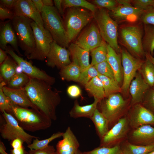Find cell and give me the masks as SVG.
I'll list each match as a JSON object with an SVG mask.
<instances>
[{
    "label": "cell",
    "instance_id": "94428289",
    "mask_svg": "<svg viewBox=\"0 0 154 154\" xmlns=\"http://www.w3.org/2000/svg\"><path fill=\"white\" fill-rule=\"evenodd\" d=\"M148 154H154V150L152 151L151 152H150V153H149Z\"/></svg>",
    "mask_w": 154,
    "mask_h": 154
},
{
    "label": "cell",
    "instance_id": "f1b7e54d",
    "mask_svg": "<svg viewBox=\"0 0 154 154\" xmlns=\"http://www.w3.org/2000/svg\"><path fill=\"white\" fill-rule=\"evenodd\" d=\"M17 64L15 61L8 56L0 65V80L7 84L11 78L16 74Z\"/></svg>",
    "mask_w": 154,
    "mask_h": 154
},
{
    "label": "cell",
    "instance_id": "11a10c76",
    "mask_svg": "<svg viewBox=\"0 0 154 154\" xmlns=\"http://www.w3.org/2000/svg\"><path fill=\"white\" fill-rule=\"evenodd\" d=\"M8 56L5 50L0 48V65L3 62Z\"/></svg>",
    "mask_w": 154,
    "mask_h": 154
},
{
    "label": "cell",
    "instance_id": "680465c9",
    "mask_svg": "<svg viewBox=\"0 0 154 154\" xmlns=\"http://www.w3.org/2000/svg\"><path fill=\"white\" fill-rule=\"evenodd\" d=\"M145 56H147L154 65V57L150 54L145 53Z\"/></svg>",
    "mask_w": 154,
    "mask_h": 154
},
{
    "label": "cell",
    "instance_id": "4fadbf2b",
    "mask_svg": "<svg viewBox=\"0 0 154 154\" xmlns=\"http://www.w3.org/2000/svg\"><path fill=\"white\" fill-rule=\"evenodd\" d=\"M5 51L21 68L23 72L29 78L44 81L51 86L55 83V79L54 77L49 75L45 71L33 65L31 62L17 54L9 46H7Z\"/></svg>",
    "mask_w": 154,
    "mask_h": 154
},
{
    "label": "cell",
    "instance_id": "2e32d148",
    "mask_svg": "<svg viewBox=\"0 0 154 154\" xmlns=\"http://www.w3.org/2000/svg\"><path fill=\"white\" fill-rule=\"evenodd\" d=\"M104 40L97 25L93 23L82 33L74 43L90 51L100 45Z\"/></svg>",
    "mask_w": 154,
    "mask_h": 154
},
{
    "label": "cell",
    "instance_id": "6125c7cd",
    "mask_svg": "<svg viewBox=\"0 0 154 154\" xmlns=\"http://www.w3.org/2000/svg\"><path fill=\"white\" fill-rule=\"evenodd\" d=\"M152 6V7L154 8V0H153Z\"/></svg>",
    "mask_w": 154,
    "mask_h": 154
},
{
    "label": "cell",
    "instance_id": "9f6ffc18",
    "mask_svg": "<svg viewBox=\"0 0 154 154\" xmlns=\"http://www.w3.org/2000/svg\"><path fill=\"white\" fill-rule=\"evenodd\" d=\"M119 5L124 6H131L132 0H116Z\"/></svg>",
    "mask_w": 154,
    "mask_h": 154
},
{
    "label": "cell",
    "instance_id": "d4e9b609",
    "mask_svg": "<svg viewBox=\"0 0 154 154\" xmlns=\"http://www.w3.org/2000/svg\"><path fill=\"white\" fill-rule=\"evenodd\" d=\"M92 103L85 106L80 105L77 100H75L74 105L69 112L70 116L74 119L85 117L90 119L95 110L97 108L100 101L96 98Z\"/></svg>",
    "mask_w": 154,
    "mask_h": 154
},
{
    "label": "cell",
    "instance_id": "6f0895ef",
    "mask_svg": "<svg viewBox=\"0 0 154 154\" xmlns=\"http://www.w3.org/2000/svg\"><path fill=\"white\" fill-rule=\"evenodd\" d=\"M44 6H53V1L51 0H42Z\"/></svg>",
    "mask_w": 154,
    "mask_h": 154
},
{
    "label": "cell",
    "instance_id": "f546056e",
    "mask_svg": "<svg viewBox=\"0 0 154 154\" xmlns=\"http://www.w3.org/2000/svg\"><path fill=\"white\" fill-rule=\"evenodd\" d=\"M142 43L145 52L153 56L154 54V26L143 25Z\"/></svg>",
    "mask_w": 154,
    "mask_h": 154
},
{
    "label": "cell",
    "instance_id": "8fae6325",
    "mask_svg": "<svg viewBox=\"0 0 154 154\" xmlns=\"http://www.w3.org/2000/svg\"><path fill=\"white\" fill-rule=\"evenodd\" d=\"M120 52L123 73L121 88V91L126 92L129 90L131 82L144 61L134 56L126 49H121Z\"/></svg>",
    "mask_w": 154,
    "mask_h": 154
},
{
    "label": "cell",
    "instance_id": "003e7915",
    "mask_svg": "<svg viewBox=\"0 0 154 154\" xmlns=\"http://www.w3.org/2000/svg\"></svg>",
    "mask_w": 154,
    "mask_h": 154
},
{
    "label": "cell",
    "instance_id": "d6a6232c",
    "mask_svg": "<svg viewBox=\"0 0 154 154\" xmlns=\"http://www.w3.org/2000/svg\"><path fill=\"white\" fill-rule=\"evenodd\" d=\"M139 70L146 82L153 87L154 84V65L147 56Z\"/></svg>",
    "mask_w": 154,
    "mask_h": 154
},
{
    "label": "cell",
    "instance_id": "ffe728a7",
    "mask_svg": "<svg viewBox=\"0 0 154 154\" xmlns=\"http://www.w3.org/2000/svg\"><path fill=\"white\" fill-rule=\"evenodd\" d=\"M150 87L144 80L139 72H137L129 89L131 96V106L142 103L145 94Z\"/></svg>",
    "mask_w": 154,
    "mask_h": 154
},
{
    "label": "cell",
    "instance_id": "681fc988",
    "mask_svg": "<svg viewBox=\"0 0 154 154\" xmlns=\"http://www.w3.org/2000/svg\"><path fill=\"white\" fill-rule=\"evenodd\" d=\"M68 94L72 98H77L81 95V90L80 88L76 85L69 86L67 90Z\"/></svg>",
    "mask_w": 154,
    "mask_h": 154
},
{
    "label": "cell",
    "instance_id": "ac0fdd59",
    "mask_svg": "<svg viewBox=\"0 0 154 154\" xmlns=\"http://www.w3.org/2000/svg\"><path fill=\"white\" fill-rule=\"evenodd\" d=\"M132 130L127 136V140L130 143L143 146L154 143V127L145 125Z\"/></svg>",
    "mask_w": 154,
    "mask_h": 154
},
{
    "label": "cell",
    "instance_id": "7a4b0ae2",
    "mask_svg": "<svg viewBox=\"0 0 154 154\" xmlns=\"http://www.w3.org/2000/svg\"><path fill=\"white\" fill-rule=\"evenodd\" d=\"M12 115L25 130L35 132L46 129L52 125V120L40 111L13 105Z\"/></svg>",
    "mask_w": 154,
    "mask_h": 154
},
{
    "label": "cell",
    "instance_id": "d590c367",
    "mask_svg": "<svg viewBox=\"0 0 154 154\" xmlns=\"http://www.w3.org/2000/svg\"><path fill=\"white\" fill-rule=\"evenodd\" d=\"M62 5L63 9L72 7H81L95 13L98 8L92 3L85 0H63Z\"/></svg>",
    "mask_w": 154,
    "mask_h": 154
},
{
    "label": "cell",
    "instance_id": "83f0119b",
    "mask_svg": "<svg viewBox=\"0 0 154 154\" xmlns=\"http://www.w3.org/2000/svg\"><path fill=\"white\" fill-rule=\"evenodd\" d=\"M121 151L124 154H148L154 150V143L145 146L134 145L127 140L120 145Z\"/></svg>",
    "mask_w": 154,
    "mask_h": 154
},
{
    "label": "cell",
    "instance_id": "1f68e13d",
    "mask_svg": "<svg viewBox=\"0 0 154 154\" xmlns=\"http://www.w3.org/2000/svg\"><path fill=\"white\" fill-rule=\"evenodd\" d=\"M81 72L79 66L72 61L70 64L60 69L59 74L63 80L78 82Z\"/></svg>",
    "mask_w": 154,
    "mask_h": 154
},
{
    "label": "cell",
    "instance_id": "f907efd6",
    "mask_svg": "<svg viewBox=\"0 0 154 154\" xmlns=\"http://www.w3.org/2000/svg\"><path fill=\"white\" fill-rule=\"evenodd\" d=\"M53 2L55 5L54 7L59 15L60 16H63L64 10L62 5V0H54Z\"/></svg>",
    "mask_w": 154,
    "mask_h": 154
},
{
    "label": "cell",
    "instance_id": "5b68a950",
    "mask_svg": "<svg viewBox=\"0 0 154 154\" xmlns=\"http://www.w3.org/2000/svg\"><path fill=\"white\" fill-rule=\"evenodd\" d=\"M94 14L103 40L119 53L121 49L118 44V27L117 22L112 18L109 11L106 9L98 8Z\"/></svg>",
    "mask_w": 154,
    "mask_h": 154
},
{
    "label": "cell",
    "instance_id": "b9f144b4",
    "mask_svg": "<svg viewBox=\"0 0 154 154\" xmlns=\"http://www.w3.org/2000/svg\"><path fill=\"white\" fill-rule=\"evenodd\" d=\"M94 66L99 74L115 80L112 69L107 61L96 64Z\"/></svg>",
    "mask_w": 154,
    "mask_h": 154
},
{
    "label": "cell",
    "instance_id": "9c48e42d",
    "mask_svg": "<svg viewBox=\"0 0 154 154\" xmlns=\"http://www.w3.org/2000/svg\"><path fill=\"white\" fill-rule=\"evenodd\" d=\"M3 120L0 118V133L2 137L9 141L20 138L28 145L38 137L27 133L19 124L12 115L4 111L2 113Z\"/></svg>",
    "mask_w": 154,
    "mask_h": 154
},
{
    "label": "cell",
    "instance_id": "ab89813d",
    "mask_svg": "<svg viewBox=\"0 0 154 154\" xmlns=\"http://www.w3.org/2000/svg\"><path fill=\"white\" fill-rule=\"evenodd\" d=\"M99 74L94 66L90 65L81 72L78 82L84 86L92 78L98 76Z\"/></svg>",
    "mask_w": 154,
    "mask_h": 154
},
{
    "label": "cell",
    "instance_id": "ee69618b",
    "mask_svg": "<svg viewBox=\"0 0 154 154\" xmlns=\"http://www.w3.org/2000/svg\"><path fill=\"white\" fill-rule=\"evenodd\" d=\"M92 2L98 8L106 9L109 11L115 8L119 5L116 1L114 0H94Z\"/></svg>",
    "mask_w": 154,
    "mask_h": 154
},
{
    "label": "cell",
    "instance_id": "bcb514c9",
    "mask_svg": "<svg viewBox=\"0 0 154 154\" xmlns=\"http://www.w3.org/2000/svg\"><path fill=\"white\" fill-rule=\"evenodd\" d=\"M153 0H132L131 4L134 7L143 11H145L152 7Z\"/></svg>",
    "mask_w": 154,
    "mask_h": 154
},
{
    "label": "cell",
    "instance_id": "74e56055",
    "mask_svg": "<svg viewBox=\"0 0 154 154\" xmlns=\"http://www.w3.org/2000/svg\"><path fill=\"white\" fill-rule=\"evenodd\" d=\"M29 79V76L24 73H16L11 78L7 86L14 89L24 87Z\"/></svg>",
    "mask_w": 154,
    "mask_h": 154
},
{
    "label": "cell",
    "instance_id": "30bf717a",
    "mask_svg": "<svg viewBox=\"0 0 154 154\" xmlns=\"http://www.w3.org/2000/svg\"><path fill=\"white\" fill-rule=\"evenodd\" d=\"M31 25L34 37L35 48L34 52L27 58L29 59L43 61L46 59L54 40L46 29H41L33 21L31 22Z\"/></svg>",
    "mask_w": 154,
    "mask_h": 154
},
{
    "label": "cell",
    "instance_id": "7bdbcfd3",
    "mask_svg": "<svg viewBox=\"0 0 154 154\" xmlns=\"http://www.w3.org/2000/svg\"><path fill=\"white\" fill-rule=\"evenodd\" d=\"M141 104L154 114V89L148 90L145 94Z\"/></svg>",
    "mask_w": 154,
    "mask_h": 154
},
{
    "label": "cell",
    "instance_id": "ba28073f",
    "mask_svg": "<svg viewBox=\"0 0 154 154\" xmlns=\"http://www.w3.org/2000/svg\"><path fill=\"white\" fill-rule=\"evenodd\" d=\"M93 18L94 13L87 9L78 7L69 8L65 18L64 27L70 43Z\"/></svg>",
    "mask_w": 154,
    "mask_h": 154
},
{
    "label": "cell",
    "instance_id": "be15d7a7",
    "mask_svg": "<svg viewBox=\"0 0 154 154\" xmlns=\"http://www.w3.org/2000/svg\"><path fill=\"white\" fill-rule=\"evenodd\" d=\"M119 154H124L123 153V152H121Z\"/></svg>",
    "mask_w": 154,
    "mask_h": 154
},
{
    "label": "cell",
    "instance_id": "e0dca14e",
    "mask_svg": "<svg viewBox=\"0 0 154 154\" xmlns=\"http://www.w3.org/2000/svg\"><path fill=\"white\" fill-rule=\"evenodd\" d=\"M12 9L15 16L28 18L37 23L41 29H45L41 14L32 0H17Z\"/></svg>",
    "mask_w": 154,
    "mask_h": 154
},
{
    "label": "cell",
    "instance_id": "4dcf8cb0",
    "mask_svg": "<svg viewBox=\"0 0 154 154\" xmlns=\"http://www.w3.org/2000/svg\"><path fill=\"white\" fill-rule=\"evenodd\" d=\"M84 87L91 96L100 102L106 98L102 83L98 76L92 78Z\"/></svg>",
    "mask_w": 154,
    "mask_h": 154
},
{
    "label": "cell",
    "instance_id": "6da1fadb",
    "mask_svg": "<svg viewBox=\"0 0 154 154\" xmlns=\"http://www.w3.org/2000/svg\"><path fill=\"white\" fill-rule=\"evenodd\" d=\"M25 88L31 102L41 113L52 120L56 119V109L61 101L58 91L44 81L30 78Z\"/></svg>",
    "mask_w": 154,
    "mask_h": 154
},
{
    "label": "cell",
    "instance_id": "5bb4252c",
    "mask_svg": "<svg viewBox=\"0 0 154 154\" xmlns=\"http://www.w3.org/2000/svg\"><path fill=\"white\" fill-rule=\"evenodd\" d=\"M131 106L126 116L130 128L134 129L145 125L154 127V114L141 103Z\"/></svg>",
    "mask_w": 154,
    "mask_h": 154
},
{
    "label": "cell",
    "instance_id": "4316f807",
    "mask_svg": "<svg viewBox=\"0 0 154 154\" xmlns=\"http://www.w3.org/2000/svg\"><path fill=\"white\" fill-rule=\"evenodd\" d=\"M90 119L94 124L97 134L101 139L110 130L108 120L98 108Z\"/></svg>",
    "mask_w": 154,
    "mask_h": 154
},
{
    "label": "cell",
    "instance_id": "9a60e30c",
    "mask_svg": "<svg viewBox=\"0 0 154 154\" xmlns=\"http://www.w3.org/2000/svg\"><path fill=\"white\" fill-rule=\"evenodd\" d=\"M70 56L69 50L54 40L45 59L46 65L51 68L56 67L60 69L71 63Z\"/></svg>",
    "mask_w": 154,
    "mask_h": 154
},
{
    "label": "cell",
    "instance_id": "db71d44e",
    "mask_svg": "<svg viewBox=\"0 0 154 154\" xmlns=\"http://www.w3.org/2000/svg\"><path fill=\"white\" fill-rule=\"evenodd\" d=\"M11 151L12 154H26L23 146L13 149Z\"/></svg>",
    "mask_w": 154,
    "mask_h": 154
},
{
    "label": "cell",
    "instance_id": "f6af8a7d",
    "mask_svg": "<svg viewBox=\"0 0 154 154\" xmlns=\"http://www.w3.org/2000/svg\"><path fill=\"white\" fill-rule=\"evenodd\" d=\"M139 19L143 25L154 26V8L151 7L144 11Z\"/></svg>",
    "mask_w": 154,
    "mask_h": 154
},
{
    "label": "cell",
    "instance_id": "d6986e66",
    "mask_svg": "<svg viewBox=\"0 0 154 154\" xmlns=\"http://www.w3.org/2000/svg\"><path fill=\"white\" fill-rule=\"evenodd\" d=\"M62 139L56 146L58 154H76L79 150V143L70 127L63 133Z\"/></svg>",
    "mask_w": 154,
    "mask_h": 154
},
{
    "label": "cell",
    "instance_id": "60d3db41",
    "mask_svg": "<svg viewBox=\"0 0 154 154\" xmlns=\"http://www.w3.org/2000/svg\"><path fill=\"white\" fill-rule=\"evenodd\" d=\"M121 152L119 145L112 147L99 146L92 150L82 153L83 154H119Z\"/></svg>",
    "mask_w": 154,
    "mask_h": 154
},
{
    "label": "cell",
    "instance_id": "91938a15",
    "mask_svg": "<svg viewBox=\"0 0 154 154\" xmlns=\"http://www.w3.org/2000/svg\"><path fill=\"white\" fill-rule=\"evenodd\" d=\"M76 154H83L82 152L79 149L78 151Z\"/></svg>",
    "mask_w": 154,
    "mask_h": 154
},
{
    "label": "cell",
    "instance_id": "52a82bcc",
    "mask_svg": "<svg viewBox=\"0 0 154 154\" xmlns=\"http://www.w3.org/2000/svg\"><path fill=\"white\" fill-rule=\"evenodd\" d=\"M128 104L127 100L118 93L111 95L99 102L100 111L108 120L110 129L124 117Z\"/></svg>",
    "mask_w": 154,
    "mask_h": 154
},
{
    "label": "cell",
    "instance_id": "e7e4bbea",
    "mask_svg": "<svg viewBox=\"0 0 154 154\" xmlns=\"http://www.w3.org/2000/svg\"><path fill=\"white\" fill-rule=\"evenodd\" d=\"M54 154H58L57 152L56 151L54 153Z\"/></svg>",
    "mask_w": 154,
    "mask_h": 154
},
{
    "label": "cell",
    "instance_id": "7c38bea8",
    "mask_svg": "<svg viewBox=\"0 0 154 154\" xmlns=\"http://www.w3.org/2000/svg\"><path fill=\"white\" fill-rule=\"evenodd\" d=\"M130 128L126 116L123 117L100 139L99 146L112 147L120 145L127 137Z\"/></svg>",
    "mask_w": 154,
    "mask_h": 154
},
{
    "label": "cell",
    "instance_id": "8992f818",
    "mask_svg": "<svg viewBox=\"0 0 154 154\" xmlns=\"http://www.w3.org/2000/svg\"><path fill=\"white\" fill-rule=\"evenodd\" d=\"M31 19L23 16H15L11 24L16 35L19 46L28 58L34 51L35 42Z\"/></svg>",
    "mask_w": 154,
    "mask_h": 154
},
{
    "label": "cell",
    "instance_id": "cb8c5ba5",
    "mask_svg": "<svg viewBox=\"0 0 154 154\" xmlns=\"http://www.w3.org/2000/svg\"><path fill=\"white\" fill-rule=\"evenodd\" d=\"M107 48L108 54L107 61L112 69L115 81L119 85L122 82L123 80L121 54L117 53L108 44Z\"/></svg>",
    "mask_w": 154,
    "mask_h": 154
},
{
    "label": "cell",
    "instance_id": "e575fe53",
    "mask_svg": "<svg viewBox=\"0 0 154 154\" xmlns=\"http://www.w3.org/2000/svg\"><path fill=\"white\" fill-rule=\"evenodd\" d=\"M98 76L102 83L106 98L121 91V87L115 80L100 74Z\"/></svg>",
    "mask_w": 154,
    "mask_h": 154
},
{
    "label": "cell",
    "instance_id": "f35d334b",
    "mask_svg": "<svg viewBox=\"0 0 154 154\" xmlns=\"http://www.w3.org/2000/svg\"><path fill=\"white\" fill-rule=\"evenodd\" d=\"M6 84L3 81H1L0 84V110L1 113L4 111L12 115V106L13 105L9 98L4 93L3 87Z\"/></svg>",
    "mask_w": 154,
    "mask_h": 154
},
{
    "label": "cell",
    "instance_id": "7dc6e473",
    "mask_svg": "<svg viewBox=\"0 0 154 154\" xmlns=\"http://www.w3.org/2000/svg\"><path fill=\"white\" fill-rule=\"evenodd\" d=\"M15 16L13 11L11 9L6 7L0 4V19L3 21L6 19L12 20Z\"/></svg>",
    "mask_w": 154,
    "mask_h": 154
},
{
    "label": "cell",
    "instance_id": "03108f58",
    "mask_svg": "<svg viewBox=\"0 0 154 154\" xmlns=\"http://www.w3.org/2000/svg\"><path fill=\"white\" fill-rule=\"evenodd\" d=\"M153 88L154 89V85H153Z\"/></svg>",
    "mask_w": 154,
    "mask_h": 154
},
{
    "label": "cell",
    "instance_id": "277c9868",
    "mask_svg": "<svg viewBox=\"0 0 154 154\" xmlns=\"http://www.w3.org/2000/svg\"><path fill=\"white\" fill-rule=\"evenodd\" d=\"M41 14L44 27L54 40L62 47H68L70 42L64 25L55 7L44 6Z\"/></svg>",
    "mask_w": 154,
    "mask_h": 154
},
{
    "label": "cell",
    "instance_id": "f5cc1de1",
    "mask_svg": "<svg viewBox=\"0 0 154 154\" xmlns=\"http://www.w3.org/2000/svg\"><path fill=\"white\" fill-rule=\"evenodd\" d=\"M32 1L38 10L41 13L44 6L42 0H32Z\"/></svg>",
    "mask_w": 154,
    "mask_h": 154
},
{
    "label": "cell",
    "instance_id": "3957f363",
    "mask_svg": "<svg viewBox=\"0 0 154 154\" xmlns=\"http://www.w3.org/2000/svg\"><path fill=\"white\" fill-rule=\"evenodd\" d=\"M143 32V26L139 24L123 25L118 29L121 43L133 56L141 59L145 58L142 43Z\"/></svg>",
    "mask_w": 154,
    "mask_h": 154
},
{
    "label": "cell",
    "instance_id": "c3c4849f",
    "mask_svg": "<svg viewBox=\"0 0 154 154\" xmlns=\"http://www.w3.org/2000/svg\"><path fill=\"white\" fill-rule=\"evenodd\" d=\"M56 151L54 147L48 145L46 147L37 150H31L29 151V154H54Z\"/></svg>",
    "mask_w": 154,
    "mask_h": 154
},
{
    "label": "cell",
    "instance_id": "816d5d0a",
    "mask_svg": "<svg viewBox=\"0 0 154 154\" xmlns=\"http://www.w3.org/2000/svg\"><path fill=\"white\" fill-rule=\"evenodd\" d=\"M17 0H1L0 4L10 9H13Z\"/></svg>",
    "mask_w": 154,
    "mask_h": 154
},
{
    "label": "cell",
    "instance_id": "8d00e7d4",
    "mask_svg": "<svg viewBox=\"0 0 154 154\" xmlns=\"http://www.w3.org/2000/svg\"><path fill=\"white\" fill-rule=\"evenodd\" d=\"M63 132L58 131L53 133L49 137L42 140H39L38 138L33 139V142L27 145L28 148L31 150H37L44 148L48 145L49 143L53 140L62 137Z\"/></svg>",
    "mask_w": 154,
    "mask_h": 154
},
{
    "label": "cell",
    "instance_id": "484cf974",
    "mask_svg": "<svg viewBox=\"0 0 154 154\" xmlns=\"http://www.w3.org/2000/svg\"><path fill=\"white\" fill-rule=\"evenodd\" d=\"M68 47L72 61L79 66L82 71L90 66V51L82 48L74 43H71Z\"/></svg>",
    "mask_w": 154,
    "mask_h": 154
},
{
    "label": "cell",
    "instance_id": "603a6c76",
    "mask_svg": "<svg viewBox=\"0 0 154 154\" xmlns=\"http://www.w3.org/2000/svg\"><path fill=\"white\" fill-rule=\"evenodd\" d=\"M109 11L111 16L117 20L121 21L129 20L130 17H133L135 20L138 18L139 19L144 11L136 8L132 5H119Z\"/></svg>",
    "mask_w": 154,
    "mask_h": 154
},
{
    "label": "cell",
    "instance_id": "44dd1931",
    "mask_svg": "<svg viewBox=\"0 0 154 154\" xmlns=\"http://www.w3.org/2000/svg\"><path fill=\"white\" fill-rule=\"evenodd\" d=\"M3 90L4 94L9 98L14 105L24 108H30L39 111L30 100L25 87L14 89L5 86L3 87Z\"/></svg>",
    "mask_w": 154,
    "mask_h": 154
},
{
    "label": "cell",
    "instance_id": "7402d4cb",
    "mask_svg": "<svg viewBox=\"0 0 154 154\" xmlns=\"http://www.w3.org/2000/svg\"><path fill=\"white\" fill-rule=\"evenodd\" d=\"M8 44L11 45L13 50L17 52L19 56H22L19 50L16 35L12 27L11 23L9 22L3 23L1 26L0 48L5 50Z\"/></svg>",
    "mask_w": 154,
    "mask_h": 154
},
{
    "label": "cell",
    "instance_id": "836d02e7",
    "mask_svg": "<svg viewBox=\"0 0 154 154\" xmlns=\"http://www.w3.org/2000/svg\"><path fill=\"white\" fill-rule=\"evenodd\" d=\"M107 45V44L104 40L100 45L90 51L92 58L91 66H94L107 61L108 54Z\"/></svg>",
    "mask_w": 154,
    "mask_h": 154
}]
</instances>
